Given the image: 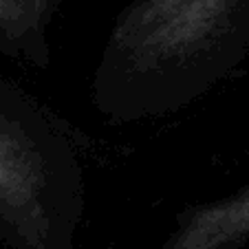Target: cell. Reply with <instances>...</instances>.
<instances>
[{
  "instance_id": "277c9868",
  "label": "cell",
  "mask_w": 249,
  "mask_h": 249,
  "mask_svg": "<svg viewBox=\"0 0 249 249\" xmlns=\"http://www.w3.org/2000/svg\"><path fill=\"white\" fill-rule=\"evenodd\" d=\"M64 0H0V49L14 60L47 71L51 27Z\"/></svg>"
},
{
  "instance_id": "3957f363",
  "label": "cell",
  "mask_w": 249,
  "mask_h": 249,
  "mask_svg": "<svg viewBox=\"0 0 249 249\" xmlns=\"http://www.w3.org/2000/svg\"><path fill=\"white\" fill-rule=\"evenodd\" d=\"M243 243H249V183L185 207L161 249H236Z\"/></svg>"
},
{
  "instance_id": "7a4b0ae2",
  "label": "cell",
  "mask_w": 249,
  "mask_h": 249,
  "mask_svg": "<svg viewBox=\"0 0 249 249\" xmlns=\"http://www.w3.org/2000/svg\"><path fill=\"white\" fill-rule=\"evenodd\" d=\"M84 214V155L73 128L0 77V240L77 249Z\"/></svg>"
},
{
  "instance_id": "6da1fadb",
  "label": "cell",
  "mask_w": 249,
  "mask_h": 249,
  "mask_svg": "<svg viewBox=\"0 0 249 249\" xmlns=\"http://www.w3.org/2000/svg\"><path fill=\"white\" fill-rule=\"evenodd\" d=\"M249 60V0H126L106 33L90 102L130 126L177 115Z\"/></svg>"
}]
</instances>
